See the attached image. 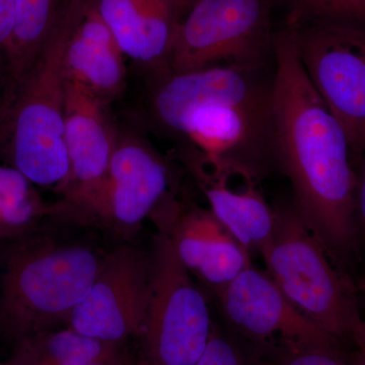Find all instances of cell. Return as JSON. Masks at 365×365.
Returning a JSON list of instances; mask_svg holds the SVG:
<instances>
[{"label":"cell","instance_id":"cell-1","mask_svg":"<svg viewBox=\"0 0 365 365\" xmlns=\"http://www.w3.org/2000/svg\"><path fill=\"white\" fill-rule=\"evenodd\" d=\"M274 163L292 184L297 212L350 275L362 249L347 136L312 85L287 28L274 33Z\"/></svg>","mask_w":365,"mask_h":365},{"label":"cell","instance_id":"cell-2","mask_svg":"<svg viewBox=\"0 0 365 365\" xmlns=\"http://www.w3.org/2000/svg\"><path fill=\"white\" fill-rule=\"evenodd\" d=\"M268 72L235 64L163 72L153 76L151 116L206 157L239 163L262 178L274 163V73Z\"/></svg>","mask_w":365,"mask_h":365},{"label":"cell","instance_id":"cell-3","mask_svg":"<svg viewBox=\"0 0 365 365\" xmlns=\"http://www.w3.org/2000/svg\"><path fill=\"white\" fill-rule=\"evenodd\" d=\"M86 0H67L56 26L0 109V155L34 185L58 191L69 177L64 55Z\"/></svg>","mask_w":365,"mask_h":365},{"label":"cell","instance_id":"cell-4","mask_svg":"<svg viewBox=\"0 0 365 365\" xmlns=\"http://www.w3.org/2000/svg\"><path fill=\"white\" fill-rule=\"evenodd\" d=\"M14 241L0 265V330L16 342L66 326L104 255L32 234Z\"/></svg>","mask_w":365,"mask_h":365},{"label":"cell","instance_id":"cell-5","mask_svg":"<svg viewBox=\"0 0 365 365\" xmlns=\"http://www.w3.org/2000/svg\"><path fill=\"white\" fill-rule=\"evenodd\" d=\"M262 258L266 272L304 318L356 347L364 319L355 281L331 258L294 202L275 207L272 237Z\"/></svg>","mask_w":365,"mask_h":365},{"label":"cell","instance_id":"cell-6","mask_svg":"<svg viewBox=\"0 0 365 365\" xmlns=\"http://www.w3.org/2000/svg\"><path fill=\"white\" fill-rule=\"evenodd\" d=\"M150 256V299L137 359L150 365H195L212 331L207 300L162 230Z\"/></svg>","mask_w":365,"mask_h":365},{"label":"cell","instance_id":"cell-7","mask_svg":"<svg viewBox=\"0 0 365 365\" xmlns=\"http://www.w3.org/2000/svg\"><path fill=\"white\" fill-rule=\"evenodd\" d=\"M274 0H197L180 21L169 69L186 72L274 61Z\"/></svg>","mask_w":365,"mask_h":365},{"label":"cell","instance_id":"cell-8","mask_svg":"<svg viewBox=\"0 0 365 365\" xmlns=\"http://www.w3.org/2000/svg\"><path fill=\"white\" fill-rule=\"evenodd\" d=\"M312 85L344 129L353 165L365 151V29L287 26Z\"/></svg>","mask_w":365,"mask_h":365},{"label":"cell","instance_id":"cell-9","mask_svg":"<svg viewBox=\"0 0 365 365\" xmlns=\"http://www.w3.org/2000/svg\"><path fill=\"white\" fill-rule=\"evenodd\" d=\"M150 253L122 246L103 256L85 299L66 327L107 342L140 339L150 299Z\"/></svg>","mask_w":365,"mask_h":365},{"label":"cell","instance_id":"cell-10","mask_svg":"<svg viewBox=\"0 0 365 365\" xmlns=\"http://www.w3.org/2000/svg\"><path fill=\"white\" fill-rule=\"evenodd\" d=\"M216 297L225 326L259 353L283 345H346L304 318L252 264Z\"/></svg>","mask_w":365,"mask_h":365},{"label":"cell","instance_id":"cell-11","mask_svg":"<svg viewBox=\"0 0 365 365\" xmlns=\"http://www.w3.org/2000/svg\"><path fill=\"white\" fill-rule=\"evenodd\" d=\"M169 185V169L150 144L118 132L107 176L83 213L121 230H133L168 195Z\"/></svg>","mask_w":365,"mask_h":365},{"label":"cell","instance_id":"cell-12","mask_svg":"<svg viewBox=\"0 0 365 365\" xmlns=\"http://www.w3.org/2000/svg\"><path fill=\"white\" fill-rule=\"evenodd\" d=\"M186 162L209 210L250 254L262 256L272 237L275 208L259 186L261 177L239 163L208 158L193 148L186 151Z\"/></svg>","mask_w":365,"mask_h":365},{"label":"cell","instance_id":"cell-13","mask_svg":"<svg viewBox=\"0 0 365 365\" xmlns=\"http://www.w3.org/2000/svg\"><path fill=\"white\" fill-rule=\"evenodd\" d=\"M153 215L185 267L215 294L251 265V254L209 209L186 207L168 193Z\"/></svg>","mask_w":365,"mask_h":365},{"label":"cell","instance_id":"cell-14","mask_svg":"<svg viewBox=\"0 0 365 365\" xmlns=\"http://www.w3.org/2000/svg\"><path fill=\"white\" fill-rule=\"evenodd\" d=\"M107 104L76 83H66L64 140L69 177L58 190L63 213L79 212L101 188L116 148L118 131Z\"/></svg>","mask_w":365,"mask_h":365},{"label":"cell","instance_id":"cell-15","mask_svg":"<svg viewBox=\"0 0 365 365\" xmlns=\"http://www.w3.org/2000/svg\"><path fill=\"white\" fill-rule=\"evenodd\" d=\"M125 57L151 76L170 71L180 21L165 0H86Z\"/></svg>","mask_w":365,"mask_h":365},{"label":"cell","instance_id":"cell-16","mask_svg":"<svg viewBox=\"0 0 365 365\" xmlns=\"http://www.w3.org/2000/svg\"><path fill=\"white\" fill-rule=\"evenodd\" d=\"M125 58L109 29L86 0L66 46V81L83 86L109 105L124 90Z\"/></svg>","mask_w":365,"mask_h":365},{"label":"cell","instance_id":"cell-17","mask_svg":"<svg viewBox=\"0 0 365 365\" xmlns=\"http://www.w3.org/2000/svg\"><path fill=\"white\" fill-rule=\"evenodd\" d=\"M135 360L128 344L96 339L66 326L16 341L9 362L14 365H58Z\"/></svg>","mask_w":365,"mask_h":365},{"label":"cell","instance_id":"cell-18","mask_svg":"<svg viewBox=\"0 0 365 365\" xmlns=\"http://www.w3.org/2000/svg\"><path fill=\"white\" fill-rule=\"evenodd\" d=\"M16 29L4 100L23 78L56 26L67 0H14Z\"/></svg>","mask_w":365,"mask_h":365},{"label":"cell","instance_id":"cell-19","mask_svg":"<svg viewBox=\"0 0 365 365\" xmlns=\"http://www.w3.org/2000/svg\"><path fill=\"white\" fill-rule=\"evenodd\" d=\"M58 205L41 198L33 182L9 165H0V240L32 234L43 217L57 215Z\"/></svg>","mask_w":365,"mask_h":365},{"label":"cell","instance_id":"cell-20","mask_svg":"<svg viewBox=\"0 0 365 365\" xmlns=\"http://www.w3.org/2000/svg\"><path fill=\"white\" fill-rule=\"evenodd\" d=\"M285 26L337 24L365 29V0H285Z\"/></svg>","mask_w":365,"mask_h":365},{"label":"cell","instance_id":"cell-21","mask_svg":"<svg viewBox=\"0 0 365 365\" xmlns=\"http://www.w3.org/2000/svg\"><path fill=\"white\" fill-rule=\"evenodd\" d=\"M346 346L283 345L260 355L265 365H354Z\"/></svg>","mask_w":365,"mask_h":365},{"label":"cell","instance_id":"cell-22","mask_svg":"<svg viewBox=\"0 0 365 365\" xmlns=\"http://www.w3.org/2000/svg\"><path fill=\"white\" fill-rule=\"evenodd\" d=\"M195 365H265L260 353L232 333L227 326L213 322L207 347Z\"/></svg>","mask_w":365,"mask_h":365},{"label":"cell","instance_id":"cell-23","mask_svg":"<svg viewBox=\"0 0 365 365\" xmlns=\"http://www.w3.org/2000/svg\"><path fill=\"white\" fill-rule=\"evenodd\" d=\"M16 29V2L0 0V104L6 97L9 76V55Z\"/></svg>","mask_w":365,"mask_h":365},{"label":"cell","instance_id":"cell-24","mask_svg":"<svg viewBox=\"0 0 365 365\" xmlns=\"http://www.w3.org/2000/svg\"><path fill=\"white\" fill-rule=\"evenodd\" d=\"M354 218L360 246L365 249V151L354 165Z\"/></svg>","mask_w":365,"mask_h":365},{"label":"cell","instance_id":"cell-25","mask_svg":"<svg viewBox=\"0 0 365 365\" xmlns=\"http://www.w3.org/2000/svg\"><path fill=\"white\" fill-rule=\"evenodd\" d=\"M165 1L172 7L179 20L182 21V19L186 16L197 0H165Z\"/></svg>","mask_w":365,"mask_h":365},{"label":"cell","instance_id":"cell-26","mask_svg":"<svg viewBox=\"0 0 365 365\" xmlns=\"http://www.w3.org/2000/svg\"><path fill=\"white\" fill-rule=\"evenodd\" d=\"M355 348L356 351H354V365H365V319L364 336Z\"/></svg>","mask_w":365,"mask_h":365},{"label":"cell","instance_id":"cell-27","mask_svg":"<svg viewBox=\"0 0 365 365\" xmlns=\"http://www.w3.org/2000/svg\"><path fill=\"white\" fill-rule=\"evenodd\" d=\"M136 361V360H135ZM121 361H93V362H76V364H64L58 365H132L134 362Z\"/></svg>","mask_w":365,"mask_h":365},{"label":"cell","instance_id":"cell-28","mask_svg":"<svg viewBox=\"0 0 365 365\" xmlns=\"http://www.w3.org/2000/svg\"><path fill=\"white\" fill-rule=\"evenodd\" d=\"M355 287H356L359 299H362L365 304V269L362 275L355 282Z\"/></svg>","mask_w":365,"mask_h":365},{"label":"cell","instance_id":"cell-29","mask_svg":"<svg viewBox=\"0 0 365 365\" xmlns=\"http://www.w3.org/2000/svg\"><path fill=\"white\" fill-rule=\"evenodd\" d=\"M132 365H150L148 364H146V362L143 361V360L136 359V361L134 362Z\"/></svg>","mask_w":365,"mask_h":365},{"label":"cell","instance_id":"cell-30","mask_svg":"<svg viewBox=\"0 0 365 365\" xmlns=\"http://www.w3.org/2000/svg\"><path fill=\"white\" fill-rule=\"evenodd\" d=\"M0 365H14V364H11V362H6V364H4V362H0Z\"/></svg>","mask_w":365,"mask_h":365}]
</instances>
